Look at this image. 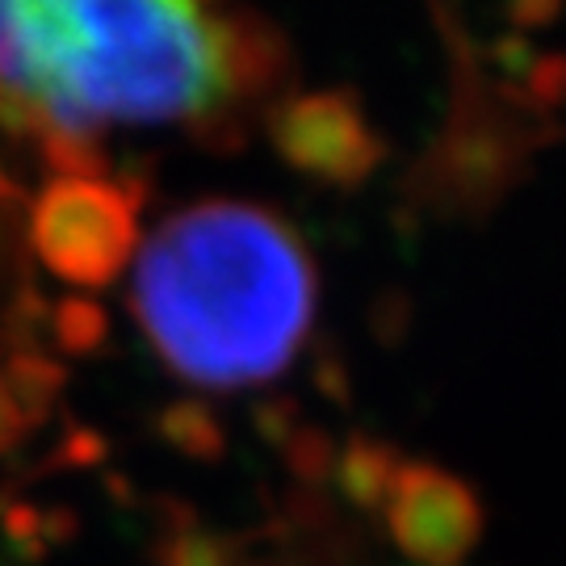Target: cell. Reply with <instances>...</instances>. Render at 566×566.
I'll use <instances>...</instances> for the list:
<instances>
[{"mask_svg":"<svg viewBox=\"0 0 566 566\" xmlns=\"http://www.w3.org/2000/svg\"><path fill=\"white\" fill-rule=\"evenodd\" d=\"M282 72V42L227 9L177 0L0 4V126L34 139L210 126L256 102Z\"/></svg>","mask_w":566,"mask_h":566,"instance_id":"6da1fadb","label":"cell"},{"mask_svg":"<svg viewBox=\"0 0 566 566\" xmlns=\"http://www.w3.org/2000/svg\"><path fill=\"white\" fill-rule=\"evenodd\" d=\"M319 277L298 231L248 202L177 210L143 243L135 319L185 382L235 390L277 378L315 319Z\"/></svg>","mask_w":566,"mask_h":566,"instance_id":"7a4b0ae2","label":"cell"},{"mask_svg":"<svg viewBox=\"0 0 566 566\" xmlns=\"http://www.w3.org/2000/svg\"><path fill=\"white\" fill-rule=\"evenodd\" d=\"M386 525L407 558L420 566H458L483 533L474 491L437 465L395 462L382 486Z\"/></svg>","mask_w":566,"mask_h":566,"instance_id":"3957f363","label":"cell"},{"mask_svg":"<svg viewBox=\"0 0 566 566\" xmlns=\"http://www.w3.org/2000/svg\"><path fill=\"white\" fill-rule=\"evenodd\" d=\"M273 139L303 172L324 181L357 185L382 164V139L365 122L361 102L344 93H315L290 102L273 118Z\"/></svg>","mask_w":566,"mask_h":566,"instance_id":"277c9868","label":"cell"}]
</instances>
